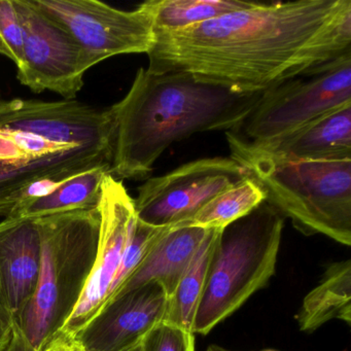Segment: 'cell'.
Instances as JSON below:
<instances>
[{"mask_svg":"<svg viewBox=\"0 0 351 351\" xmlns=\"http://www.w3.org/2000/svg\"><path fill=\"white\" fill-rule=\"evenodd\" d=\"M110 166H97L69 178L48 196L22 207L12 217L40 219L73 211L95 210L101 199L104 178Z\"/></svg>","mask_w":351,"mask_h":351,"instance_id":"e0dca14e","label":"cell"},{"mask_svg":"<svg viewBox=\"0 0 351 351\" xmlns=\"http://www.w3.org/2000/svg\"><path fill=\"white\" fill-rule=\"evenodd\" d=\"M166 228L168 227H153V226L147 225V223H143L137 219L130 242H129L126 252H125L124 256H123L120 268H119L118 273H117L116 279H114L112 291H110L106 304L112 300L114 293L120 289L123 282L128 278L129 275L133 272V270L141 264V261L145 258L152 246L155 244L158 238L165 231Z\"/></svg>","mask_w":351,"mask_h":351,"instance_id":"44dd1931","label":"cell"},{"mask_svg":"<svg viewBox=\"0 0 351 351\" xmlns=\"http://www.w3.org/2000/svg\"><path fill=\"white\" fill-rule=\"evenodd\" d=\"M219 232V230L209 229L206 237L193 256L176 291L168 299L167 313L164 322L166 324L193 332L195 316L204 291L209 263Z\"/></svg>","mask_w":351,"mask_h":351,"instance_id":"ac0fdd59","label":"cell"},{"mask_svg":"<svg viewBox=\"0 0 351 351\" xmlns=\"http://www.w3.org/2000/svg\"><path fill=\"white\" fill-rule=\"evenodd\" d=\"M15 5L23 29L18 81L34 93L50 91L63 100H75L86 73L95 65L73 36L40 11L34 0H15Z\"/></svg>","mask_w":351,"mask_h":351,"instance_id":"9c48e42d","label":"cell"},{"mask_svg":"<svg viewBox=\"0 0 351 351\" xmlns=\"http://www.w3.org/2000/svg\"><path fill=\"white\" fill-rule=\"evenodd\" d=\"M5 351H40L36 347L28 340L23 332L20 330L19 326L13 324V335H12L11 342Z\"/></svg>","mask_w":351,"mask_h":351,"instance_id":"d4e9b609","label":"cell"},{"mask_svg":"<svg viewBox=\"0 0 351 351\" xmlns=\"http://www.w3.org/2000/svg\"><path fill=\"white\" fill-rule=\"evenodd\" d=\"M247 178L233 158L190 162L139 186L134 199L137 219L153 227L182 225L215 196Z\"/></svg>","mask_w":351,"mask_h":351,"instance_id":"30bf717a","label":"cell"},{"mask_svg":"<svg viewBox=\"0 0 351 351\" xmlns=\"http://www.w3.org/2000/svg\"><path fill=\"white\" fill-rule=\"evenodd\" d=\"M40 245L38 219L0 221V316L10 322L17 320L36 291Z\"/></svg>","mask_w":351,"mask_h":351,"instance_id":"4fadbf2b","label":"cell"},{"mask_svg":"<svg viewBox=\"0 0 351 351\" xmlns=\"http://www.w3.org/2000/svg\"><path fill=\"white\" fill-rule=\"evenodd\" d=\"M124 351H143V342L138 343V344L134 345V346L130 347V348Z\"/></svg>","mask_w":351,"mask_h":351,"instance_id":"83f0119b","label":"cell"},{"mask_svg":"<svg viewBox=\"0 0 351 351\" xmlns=\"http://www.w3.org/2000/svg\"><path fill=\"white\" fill-rule=\"evenodd\" d=\"M351 324V261L332 263L304 298L297 315L302 332H312L330 320Z\"/></svg>","mask_w":351,"mask_h":351,"instance_id":"2e32d148","label":"cell"},{"mask_svg":"<svg viewBox=\"0 0 351 351\" xmlns=\"http://www.w3.org/2000/svg\"><path fill=\"white\" fill-rule=\"evenodd\" d=\"M198 81L189 73L141 69L127 95L110 106L114 124L110 174L145 180L176 141L206 131H230L260 99Z\"/></svg>","mask_w":351,"mask_h":351,"instance_id":"7a4b0ae2","label":"cell"},{"mask_svg":"<svg viewBox=\"0 0 351 351\" xmlns=\"http://www.w3.org/2000/svg\"><path fill=\"white\" fill-rule=\"evenodd\" d=\"M64 28L94 65L118 55L147 53L155 42L149 3L123 11L97 0H34Z\"/></svg>","mask_w":351,"mask_h":351,"instance_id":"ba28073f","label":"cell"},{"mask_svg":"<svg viewBox=\"0 0 351 351\" xmlns=\"http://www.w3.org/2000/svg\"><path fill=\"white\" fill-rule=\"evenodd\" d=\"M40 351H88L75 335L59 330Z\"/></svg>","mask_w":351,"mask_h":351,"instance_id":"cb8c5ba5","label":"cell"},{"mask_svg":"<svg viewBox=\"0 0 351 351\" xmlns=\"http://www.w3.org/2000/svg\"><path fill=\"white\" fill-rule=\"evenodd\" d=\"M350 52L351 0L254 3L196 25L155 30L147 69L256 94Z\"/></svg>","mask_w":351,"mask_h":351,"instance_id":"6da1fadb","label":"cell"},{"mask_svg":"<svg viewBox=\"0 0 351 351\" xmlns=\"http://www.w3.org/2000/svg\"><path fill=\"white\" fill-rule=\"evenodd\" d=\"M206 351H241L233 350V349L226 348V347L221 346V345L213 344L207 347Z\"/></svg>","mask_w":351,"mask_h":351,"instance_id":"4316f807","label":"cell"},{"mask_svg":"<svg viewBox=\"0 0 351 351\" xmlns=\"http://www.w3.org/2000/svg\"><path fill=\"white\" fill-rule=\"evenodd\" d=\"M38 219L42 242L38 283L15 322L40 351L81 298L95 260L99 215L95 209Z\"/></svg>","mask_w":351,"mask_h":351,"instance_id":"5b68a950","label":"cell"},{"mask_svg":"<svg viewBox=\"0 0 351 351\" xmlns=\"http://www.w3.org/2000/svg\"><path fill=\"white\" fill-rule=\"evenodd\" d=\"M153 12L155 30L180 29L240 10L247 9L254 1L242 0H149Z\"/></svg>","mask_w":351,"mask_h":351,"instance_id":"ffe728a7","label":"cell"},{"mask_svg":"<svg viewBox=\"0 0 351 351\" xmlns=\"http://www.w3.org/2000/svg\"><path fill=\"white\" fill-rule=\"evenodd\" d=\"M346 106H351V52L263 92L226 134L244 145H262Z\"/></svg>","mask_w":351,"mask_h":351,"instance_id":"52a82bcc","label":"cell"},{"mask_svg":"<svg viewBox=\"0 0 351 351\" xmlns=\"http://www.w3.org/2000/svg\"><path fill=\"white\" fill-rule=\"evenodd\" d=\"M266 351H273V350H266Z\"/></svg>","mask_w":351,"mask_h":351,"instance_id":"f546056e","label":"cell"},{"mask_svg":"<svg viewBox=\"0 0 351 351\" xmlns=\"http://www.w3.org/2000/svg\"><path fill=\"white\" fill-rule=\"evenodd\" d=\"M0 55H3V48L1 46V43H0Z\"/></svg>","mask_w":351,"mask_h":351,"instance_id":"f1b7e54d","label":"cell"},{"mask_svg":"<svg viewBox=\"0 0 351 351\" xmlns=\"http://www.w3.org/2000/svg\"><path fill=\"white\" fill-rule=\"evenodd\" d=\"M208 231L190 226L168 227L112 300L151 282L159 283L170 297Z\"/></svg>","mask_w":351,"mask_h":351,"instance_id":"9a60e30c","label":"cell"},{"mask_svg":"<svg viewBox=\"0 0 351 351\" xmlns=\"http://www.w3.org/2000/svg\"><path fill=\"white\" fill-rule=\"evenodd\" d=\"M97 210L99 232L93 267L77 306L60 330L75 336L108 302L137 221L134 199L110 173L104 178Z\"/></svg>","mask_w":351,"mask_h":351,"instance_id":"8fae6325","label":"cell"},{"mask_svg":"<svg viewBox=\"0 0 351 351\" xmlns=\"http://www.w3.org/2000/svg\"><path fill=\"white\" fill-rule=\"evenodd\" d=\"M0 43L3 56L19 66L23 58V29L15 0H0Z\"/></svg>","mask_w":351,"mask_h":351,"instance_id":"7402d4cb","label":"cell"},{"mask_svg":"<svg viewBox=\"0 0 351 351\" xmlns=\"http://www.w3.org/2000/svg\"><path fill=\"white\" fill-rule=\"evenodd\" d=\"M265 200L266 196L260 186L247 178L215 196L192 219L180 226L221 231L252 213Z\"/></svg>","mask_w":351,"mask_h":351,"instance_id":"d6986e66","label":"cell"},{"mask_svg":"<svg viewBox=\"0 0 351 351\" xmlns=\"http://www.w3.org/2000/svg\"><path fill=\"white\" fill-rule=\"evenodd\" d=\"M283 217L267 202L219 232L193 332L207 335L266 287L276 271Z\"/></svg>","mask_w":351,"mask_h":351,"instance_id":"8992f818","label":"cell"},{"mask_svg":"<svg viewBox=\"0 0 351 351\" xmlns=\"http://www.w3.org/2000/svg\"><path fill=\"white\" fill-rule=\"evenodd\" d=\"M167 293L151 282L121 293L77 335L88 351H124L165 322Z\"/></svg>","mask_w":351,"mask_h":351,"instance_id":"7c38bea8","label":"cell"},{"mask_svg":"<svg viewBox=\"0 0 351 351\" xmlns=\"http://www.w3.org/2000/svg\"><path fill=\"white\" fill-rule=\"evenodd\" d=\"M143 351H196L195 335L163 322L143 339Z\"/></svg>","mask_w":351,"mask_h":351,"instance_id":"603a6c76","label":"cell"},{"mask_svg":"<svg viewBox=\"0 0 351 351\" xmlns=\"http://www.w3.org/2000/svg\"><path fill=\"white\" fill-rule=\"evenodd\" d=\"M114 141L110 108L0 98V217H11L23 191L40 178L112 165Z\"/></svg>","mask_w":351,"mask_h":351,"instance_id":"3957f363","label":"cell"},{"mask_svg":"<svg viewBox=\"0 0 351 351\" xmlns=\"http://www.w3.org/2000/svg\"><path fill=\"white\" fill-rule=\"evenodd\" d=\"M245 149L274 159L326 161L351 159V106L332 110L285 136Z\"/></svg>","mask_w":351,"mask_h":351,"instance_id":"5bb4252c","label":"cell"},{"mask_svg":"<svg viewBox=\"0 0 351 351\" xmlns=\"http://www.w3.org/2000/svg\"><path fill=\"white\" fill-rule=\"evenodd\" d=\"M13 324L0 316V351H5L11 342L13 335Z\"/></svg>","mask_w":351,"mask_h":351,"instance_id":"484cf974","label":"cell"},{"mask_svg":"<svg viewBox=\"0 0 351 351\" xmlns=\"http://www.w3.org/2000/svg\"><path fill=\"white\" fill-rule=\"evenodd\" d=\"M227 141L231 158L260 186L265 202L298 231L351 245V159H274Z\"/></svg>","mask_w":351,"mask_h":351,"instance_id":"277c9868","label":"cell"}]
</instances>
